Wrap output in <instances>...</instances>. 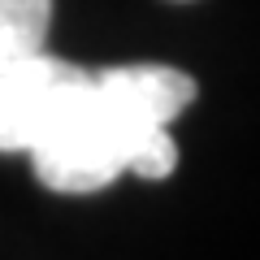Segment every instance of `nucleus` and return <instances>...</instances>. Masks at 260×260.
I'll list each match as a JSON object with an SVG mask.
<instances>
[{
  "label": "nucleus",
  "mask_w": 260,
  "mask_h": 260,
  "mask_svg": "<svg viewBox=\"0 0 260 260\" xmlns=\"http://www.w3.org/2000/svg\"><path fill=\"white\" fill-rule=\"evenodd\" d=\"M130 148H135V135L104 109V100L95 95V74H91V91L65 113L52 126V135H44L26 156H30L35 178L48 191L95 195L126 174Z\"/></svg>",
  "instance_id": "obj_1"
},
{
  "label": "nucleus",
  "mask_w": 260,
  "mask_h": 260,
  "mask_svg": "<svg viewBox=\"0 0 260 260\" xmlns=\"http://www.w3.org/2000/svg\"><path fill=\"white\" fill-rule=\"evenodd\" d=\"M91 91V70L52 52L0 61V152H30Z\"/></svg>",
  "instance_id": "obj_2"
},
{
  "label": "nucleus",
  "mask_w": 260,
  "mask_h": 260,
  "mask_svg": "<svg viewBox=\"0 0 260 260\" xmlns=\"http://www.w3.org/2000/svg\"><path fill=\"white\" fill-rule=\"evenodd\" d=\"M95 95L139 139L148 130L174 126V117L195 100V78L174 65H113L95 74Z\"/></svg>",
  "instance_id": "obj_3"
},
{
  "label": "nucleus",
  "mask_w": 260,
  "mask_h": 260,
  "mask_svg": "<svg viewBox=\"0 0 260 260\" xmlns=\"http://www.w3.org/2000/svg\"><path fill=\"white\" fill-rule=\"evenodd\" d=\"M52 0H0V61L44 52Z\"/></svg>",
  "instance_id": "obj_4"
},
{
  "label": "nucleus",
  "mask_w": 260,
  "mask_h": 260,
  "mask_svg": "<svg viewBox=\"0 0 260 260\" xmlns=\"http://www.w3.org/2000/svg\"><path fill=\"white\" fill-rule=\"evenodd\" d=\"M174 169H178V143H174L169 130H148V135L135 139L126 174H139V178H148V182H160V178H169Z\"/></svg>",
  "instance_id": "obj_5"
}]
</instances>
